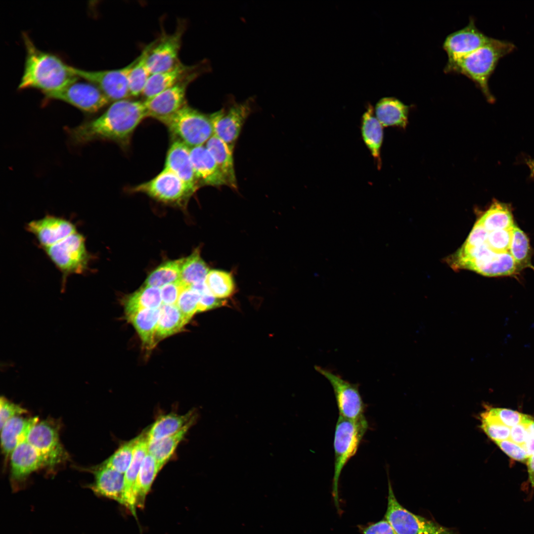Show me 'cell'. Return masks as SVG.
<instances>
[{
	"mask_svg": "<svg viewBox=\"0 0 534 534\" xmlns=\"http://www.w3.org/2000/svg\"><path fill=\"white\" fill-rule=\"evenodd\" d=\"M147 117L143 101L122 99L113 102L98 117L71 129L69 134L75 143L103 139L126 145L135 129Z\"/></svg>",
	"mask_w": 534,
	"mask_h": 534,
	"instance_id": "1",
	"label": "cell"
},
{
	"mask_svg": "<svg viewBox=\"0 0 534 534\" xmlns=\"http://www.w3.org/2000/svg\"><path fill=\"white\" fill-rule=\"evenodd\" d=\"M26 49L24 70L18 89H35L44 94L57 91L79 78L59 56L39 49L23 32Z\"/></svg>",
	"mask_w": 534,
	"mask_h": 534,
	"instance_id": "2",
	"label": "cell"
},
{
	"mask_svg": "<svg viewBox=\"0 0 534 534\" xmlns=\"http://www.w3.org/2000/svg\"><path fill=\"white\" fill-rule=\"evenodd\" d=\"M512 43L491 38L485 44L455 62L446 64V73L462 74L472 81L488 101L494 100L489 80L499 60L515 49Z\"/></svg>",
	"mask_w": 534,
	"mask_h": 534,
	"instance_id": "3",
	"label": "cell"
},
{
	"mask_svg": "<svg viewBox=\"0 0 534 534\" xmlns=\"http://www.w3.org/2000/svg\"><path fill=\"white\" fill-rule=\"evenodd\" d=\"M368 427L365 419L353 421L339 415L334 437V469L332 494L339 510L338 484L341 472L349 460L356 453Z\"/></svg>",
	"mask_w": 534,
	"mask_h": 534,
	"instance_id": "4",
	"label": "cell"
},
{
	"mask_svg": "<svg viewBox=\"0 0 534 534\" xmlns=\"http://www.w3.org/2000/svg\"><path fill=\"white\" fill-rule=\"evenodd\" d=\"M42 249L62 274V291L65 289L67 277L88 271L93 258L87 249L85 236L78 231Z\"/></svg>",
	"mask_w": 534,
	"mask_h": 534,
	"instance_id": "5",
	"label": "cell"
},
{
	"mask_svg": "<svg viewBox=\"0 0 534 534\" xmlns=\"http://www.w3.org/2000/svg\"><path fill=\"white\" fill-rule=\"evenodd\" d=\"M160 121L166 125L175 139L190 148L205 145L214 135L210 115L187 104Z\"/></svg>",
	"mask_w": 534,
	"mask_h": 534,
	"instance_id": "6",
	"label": "cell"
},
{
	"mask_svg": "<svg viewBox=\"0 0 534 534\" xmlns=\"http://www.w3.org/2000/svg\"><path fill=\"white\" fill-rule=\"evenodd\" d=\"M384 519L396 534H459L455 529L443 526L434 520L415 514L405 508L397 500L389 479Z\"/></svg>",
	"mask_w": 534,
	"mask_h": 534,
	"instance_id": "7",
	"label": "cell"
},
{
	"mask_svg": "<svg viewBox=\"0 0 534 534\" xmlns=\"http://www.w3.org/2000/svg\"><path fill=\"white\" fill-rule=\"evenodd\" d=\"M132 191L146 194L166 204L185 208L196 190L164 168L154 178L133 187Z\"/></svg>",
	"mask_w": 534,
	"mask_h": 534,
	"instance_id": "8",
	"label": "cell"
},
{
	"mask_svg": "<svg viewBox=\"0 0 534 534\" xmlns=\"http://www.w3.org/2000/svg\"><path fill=\"white\" fill-rule=\"evenodd\" d=\"M253 98L244 102H232L226 107L210 114L214 135L233 150L242 128L253 110Z\"/></svg>",
	"mask_w": 534,
	"mask_h": 534,
	"instance_id": "9",
	"label": "cell"
},
{
	"mask_svg": "<svg viewBox=\"0 0 534 534\" xmlns=\"http://www.w3.org/2000/svg\"><path fill=\"white\" fill-rule=\"evenodd\" d=\"M76 81L61 89L44 94L45 98L62 101L88 113H95L110 101L94 84Z\"/></svg>",
	"mask_w": 534,
	"mask_h": 534,
	"instance_id": "10",
	"label": "cell"
},
{
	"mask_svg": "<svg viewBox=\"0 0 534 534\" xmlns=\"http://www.w3.org/2000/svg\"><path fill=\"white\" fill-rule=\"evenodd\" d=\"M314 368L329 381L333 388L339 415L353 421L365 419L364 404L358 385L344 379L329 369L317 365Z\"/></svg>",
	"mask_w": 534,
	"mask_h": 534,
	"instance_id": "11",
	"label": "cell"
},
{
	"mask_svg": "<svg viewBox=\"0 0 534 534\" xmlns=\"http://www.w3.org/2000/svg\"><path fill=\"white\" fill-rule=\"evenodd\" d=\"M27 440L43 457L47 467H54L68 458L60 441L58 428L49 421L35 424L30 429Z\"/></svg>",
	"mask_w": 534,
	"mask_h": 534,
	"instance_id": "12",
	"label": "cell"
},
{
	"mask_svg": "<svg viewBox=\"0 0 534 534\" xmlns=\"http://www.w3.org/2000/svg\"><path fill=\"white\" fill-rule=\"evenodd\" d=\"M134 61L123 68L99 71H89L73 67L79 78L95 85L110 101L127 99L130 96L128 76Z\"/></svg>",
	"mask_w": 534,
	"mask_h": 534,
	"instance_id": "13",
	"label": "cell"
},
{
	"mask_svg": "<svg viewBox=\"0 0 534 534\" xmlns=\"http://www.w3.org/2000/svg\"><path fill=\"white\" fill-rule=\"evenodd\" d=\"M184 28L181 24L173 33L154 41L147 58L151 74L169 70L179 62L178 57Z\"/></svg>",
	"mask_w": 534,
	"mask_h": 534,
	"instance_id": "14",
	"label": "cell"
},
{
	"mask_svg": "<svg viewBox=\"0 0 534 534\" xmlns=\"http://www.w3.org/2000/svg\"><path fill=\"white\" fill-rule=\"evenodd\" d=\"M491 38L480 31L475 20L471 18L466 26L450 33L445 39L443 48L447 55L446 64H451L473 52Z\"/></svg>",
	"mask_w": 534,
	"mask_h": 534,
	"instance_id": "15",
	"label": "cell"
},
{
	"mask_svg": "<svg viewBox=\"0 0 534 534\" xmlns=\"http://www.w3.org/2000/svg\"><path fill=\"white\" fill-rule=\"evenodd\" d=\"M199 76L192 75L154 96L145 99L143 103L148 117L160 121L185 105L187 87Z\"/></svg>",
	"mask_w": 534,
	"mask_h": 534,
	"instance_id": "16",
	"label": "cell"
},
{
	"mask_svg": "<svg viewBox=\"0 0 534 534\" xmlns=\"http://www.w3.org/2000/svg\"><path fill=\"white\" fill-rule=\"evenodd\" d=\"M26 229L35 236L42 249L53 245L77 231L75 224L70 220L50 215L29 222Z\"/></svg>",
	"mask_w": 534,
	"mask_h": 534,
	"instance_id": "17",
	"label": "cell"
},
{
	"mask_svg": "<svg viewBox=\"0 0 534 534\" xmlns=\"http://www.w3.org/2000/svg\"><path fill=\"white\" fill-rule=\"evenodd\" d=\"M210 68L206 61L193 66L179 62L169 70L151 74L142 95L145 99L151 98L192 75L209 71Z\"/></svg>",
	"mask_w": 534,
	"mask_h": 534,
	"instance_id": "18",
	"label": "cell"
},
{
	"mask_svg": "<svg viewBox=\"0 0 534 534\" xmlns=\"http://www.w3.org/2000/svg\"><path fill=\"white\" fill-rule=\"evenodd\" d=\"M191 160L199 186L227 185L214 157L205 145L190 148Z\"/></svg>",
	"mask_w": 534,
	"mask_h": 534,
	"instance_id": "19",
	"label": "cell"
},
{
	"mask_svg": "<svg viewBox=\"0 0 534 534\" xmlns=\"http://www.w3.org/2000/svg\"><path fill=\"white\" fill-rule=\"evenodd\" d=\"M90 471H91L94 477V481L90 486L94 492L99 496L115 500L126 506L125 474L101 464Z\"/></svg>",
	"mask_w": 534,
	"mask_h": 534,
	"instance_id": "20",
	"label": "cell"
},
{
	"mask_svg": "<svg viewBox=\"0 0 534 534\" xmlns=\"http://www.w3.org/2000/svg\"><path fill=\"white\" fill-rule=\"evenodd\" d=\"M10 456V475L15 481H23L33 472L46 467L43 457L27 438L17 445Z\"/></svg>",
	"mask_w": 534,
	"mask_h": 534,
	"instance_id": "21",
	"label": "cell"
},
{
	"mask_svg": "<svg viewBox=\"0 0 534 534\" xmlns=\"http://www.w3.org/2000/svg\"><path fill=\"white\" fill-rule=\"evenodd\" d=\"M164 168L196 190L199 188L191 160L190 147L182 142L174 139L171 143Z\"/></svg>",
	"mask_w": 534,
	"mask_h": 534,
	"instance_id": "22",
	"label": "cell"
},
{
	"mask_svg": "<svg viewBox=\"0 0 534 534\" xmlns=\"http://www.w3.org/2000/svg\"><path fill=\"white\" fill-rule=\"evenodd\" d=\"M146 434L139 436L134 451L132 461L125 473L124 490L126 507L136 516V482L142 461L147 453Z\"/></svg>",
	"mask_w": 534,
	"mask_h": 534,
	"instance_id": "23",
	"label": "cell"
},
{
	"mask_svg": "<svg viewBox=\"0 0 534 534\" xmlns=\"http://www.w3.org/2000/svg\"><path fill=\"white\" fill-rule=\"evenodd\" d=\"M383 126L376 118L372 106L368 104L361 120V133L378 170L381 167V148L383 139Z\"/></svg>",
	"mask_w": 534,
	"mask_h": 534,
	"instance_id": "24",
	"label": "cell"
},
{
	"mask_svg": "<svg viewBox=\"0 0 534 534\" xmlns=\"http://www.w3.org/2000/svg\"><path fill=\"white\" fill-rule=\"evenodd\" d=\"M39 421L37 417L24 418L20 416L12 418L0 429L2 451L7 457L17 445L27 437L31 428Z\"/></svg>",
	"mask_w": 534,
	"mask_h": 534,
	"instance_id": "25",
	"label": "cell"
},
{
	"mask_svg": "<svg viewBox=\"0 0 534 534\" xmlns=\"http://www.w3.org/2000/svg\"><path fill=\"white\" fill-rule=\"evenodd\" d=\"M160 314L158 309H145L127 317L137 332L142 344L146 350L157 344L156 333Z\"/></svg>",
	"mask_w": 534,
	"mask_h": 534,
	"instance_id": "26",
	"label": "cell"
},
{
	"mask_svg": "<svg viewBox=\"0 0 534 534\" xmlns=\"http://www.w3.org/2000/svg\"><path fill=\"white\" fill-rule=\"evenodd\" d=\"M375 115L383 127H406L409 107L394 97H385L376 103Z\"/></svg>",
	"mask_w": 534,
	"mask_h": 534,
	"instance_id": "27",
	"label": "cell"
},
{
	"mask_svg": "<svg viewBox=\"0 0 534 534\" xmlns=\"http://www.w3.org/2000/svg\"><path fill=\"white\" fill-rule=\"evenodd\" d=\"M205 145L214 157L226 181L227 186L236 189L237 182L234 169L233 150L215 135Z\"/></svg>",
	"mask_w": 534,
	"mask_h": 534,
	"instance_id": "28",
	"label": "cell"
},
{
	"mask_svg": "<svg viewBox=\"0 0 534 534\" xmlns=\"http://www.w3.org/2000/svg\"><path fill=\"white\" fill-rule=\"evenodd\" d=\"M193 418L194 416L191 411L183 415L171 413L160 416L146 433L148 443L178 432Z\"/></svg>",
	"mask_w": 534,
	"mask_h": 534,
	"instance_id": "29",
	"label": "cell"
},
{
	"mask_svg": "<svg viewBox=\"0 0 534 534\" xmlns=\"http://www.w3.org/2000/svg\"><path fill=\"white\" fill-rule=\"evenodd\" d=\"M162 304L160 289L144 285L123 301L126 317L143 309H158Z\"/></svg>",
	"mask_w": 534,
	"mask_h": 534,
	"instance_id": "30",
	"label": "cell"
},
{
	"mask_svg": "<svg viewBox=\"0 0 534 534\" xmlns=\"http://www.w3.org/2000/svg\"><path fill=\"white\" fill-rule=\"evenodd\" d=\"M189 320L176 305L162 304L156 333V341L172 336L182 331Z\"/></svg>",
	"mask_w": 534,
	"mask_h": 534,
	"instance_id": "31",
	"label": "cell"
},
{
	"mask_svg": "<svg viewBox=\"0 0 534 534\" xmlns=\"http://www.w3.org/2000/svg\"><path fill=\"white\" fill-rule=\"evenodd\" d=\"M193 418L178 432L163 439L148 443L147 452L156 460L161 468L170 458L179 443L191 426Z\"/></svg>",
	"mask_w": 534,
	"mask_h": 534,
	"instance_id": "32",
	"label": "cell"
},
{
	"mask_svg": "<svg viewBox=\"0 0 534 534\" xmlns=\"http://www.w3.org/2000/svg\"><path fill=\"white\" fill-rule=\"evenodd\" d=\"M161 468L155 459L148 452L144 457L136 482V506L143 508L146 495Z\"/></svg>",
	"mask_w": 534,
	"mask_h": 534,
	"instance_id": "33",
	"label": "cell"
},
{
	"mask_svg": "<svg viewBox=\"0 0 534 534\" xmlns=\"http://www.w3.org/2000/svg\"><path fill=\"white\" fill-rule=\"evenodd\" d=\"M477 221L488 231L508 229L514 225L509 207L498 201L493 202Z\"/></svg>",
	"mask_w": 534,
	"mask_h": 534,
	"instance_id": "34",
	"label": "cell"
},
{
	"mask_svg": "<svg viewBox=\"0 0 534 534\" xmlns=\"http://www.w3.org/2000/svg\"><path fill=\"white\" fill-rule=\"evenodd\" d=\"M154 42L148 44L139 56L134 61L128 76L129 89L130 96L142 95L151 73L147 64L148 53Z\"/></svg>",
	"mask_w": 534,
	"mask_h": 534,
	"instance_id": "35",
	"label": "cell"
},
{
	"mask_svg": "<svg viewBox=\"0 0 534 534\" xmlns=\"http://www.w3.org/2000/svg\"><path fill=\"white\" fill-rule=\"evenodd\" d=\"M209 271L208 266L200 256L199 249H196L184 258L180 280L189 286L204 283Z\"/></svg>",
	"mask_w": 534,
	"mask_h": 534,
	"instance_id": "36",
	"label": "cell"
},
{
	"mask_svg": "<svg viewBox=\"0 0 534 534\" xmlns=\"http://www.w3.org/2000/svg\"><path fill=\"white\" fill-rule=\"evenodd\" d=\"M184 258L166 262L152 271L144 282V285L157 288L180 280Z\"/></svg>",
	"mask_w": 534,
	"mask_h": 534,
	"instance_id": "37",
	"label": "cell"
},
{
	"mask_svg": "<svg viewBox=\"0 0 534 534\" xmlns=\"http://www.w3.org/2000/svg\"><path fill=\"white\" fill-rule=\"evenodd\" d=\"M509 252L514 259L518 269L534 268L531 264V251L529 238L519 227L514 225Z\"/></svg>",
	"mask_w": 534,
	"mask_h": 534,
	"instance_id": "38",
	"label": "cell"
},
{
	"mask_svg": "<svg viewBox=\"0 0 534 534\" xmlns=\"http://www.w3.org/2000/svg\"><path fill=\"white\" fill-rule=\"evenodd\" d=\"M205 283L213 296L221 299L231 296L235 290L232 274L222 270H210L206 277Z\"/></svg>",
	"mask_w": 534,
	"mask_h": 534,
	"instance_id": "39",
	"label": "cell"
},
{
	"mask_svg": "<svg viewBox=\"0 0 534 534\" xmlns=\"http://www.w3.org/2000/svg\"><path fill=\"white\" fill-rule=\"evenodd\" d=\"M139 436L123 444L102 465L125 473L133 459L134 449Z\"/></svg>",
	"mask_w": 534,
	"mask_h": 534,
	"instance_id": "40",
	"label": "cell"
},
{
	"mask_svg": "<svg viewBox=\"0 0 534 534\" xmlns=\"http://www.w3.org/2000/svg\"><path fill=\"white\" fill-rule=\"evenodd\" d=\"M481 428L487 435L494 442L500 441L509 439L510 428L508 427L485 412L481 415Z\"/></svg>",
	"mask_w": 534,
	"mask_h": 534,
	"instance_id": "41",
	"label": "cell"
},
{
	"mask_svg": "<svg viewBox=\"0 0 534 534\" xmlns=\"http://www.w3.org/2000/svg\"><path fill=\"white\" fill-rule=\"evenodd\" d=\"M200 294L190 286L185 288L180 293L177 306L189 321L198 312Z\"/></svg>",
	"mask_w": 534,
	"mask_h": 534,
	"instance_id": "42",
	"label": "cell"
},
{
	"mask_svg": "<svg viewBox=\"0 0 534 534\" xmlns=\"http://www.w3.org/2000/svg\"><path fill=\"white\" fill-rule=\"evenodd\" d=\"M487 407L484 412L487 415L510 428L521 422L526 416L525 414L509 409Z\"/></svg>",
	"mask_w": 534,
	"mask_h": 534,
	"instance_id": "43",
	"label": "cell"
},
{
	"mask_svg": "<svg viewBox=\"0 0 534 534\" xmlns=\"http://www.w3.org/2000/svg\"><path fill=\"white\" fill-rule=\"evenodd\" d=\"M27 413L20 405L13 403L4 397L0 399V428L9 419Z\"/></svg>",
	"mask_w": 534,
	"mask_h": 534,
	"instance_id": "44",
	"label": "cell"
},
{
	"mask_svg": "<svg viewBox=\"0 0 534 534\" xmlns=\"http://www.w3.org/2000/svg\"><path fill=\"white\" fill-rule=\"evenodd\" d=\"M188 286L180 280L162 287L160 290L162 304L176 305L180 293Z\"/></svg>",
	"mask_w": 534,
	"mask_h": 534,
	"instance_id": "45",
	"label": "cell"
},
{
	"mask_svg": "<svg viewBox=\"0 0 534 534\" xmlns=\"http://www.w3.org/2000/svg\"><path fill=\"white\" fill-rule=\"evenodd\" d=\"M494 442L503 452L512 458L522 462L528 460L529 456L523 446L509 439Z\"/></svg>",
	"mask_w": 534,
	"mask_h": 534,
	"instance_id": "46",
	"label": "cell"
},
{
	"mask_svg": "<svg viewBox=\"0 0 534 534\" xmlns=\"http://www.w3.org/2000/svg\"><path fill=\"white\" fill-rule=\"evenodd\" d=\"M531 417L526 415L521 422L510 428L509 440L514 443L523 446L527 435V426Z\"/></svg>",
	"mask_w": 534,
	"mask_h": 534,
	"instance_id": "47",
	"label": "cell"
},
{
	"mask_svg": "<svg viewBox=\"0 0 534 534\" xmlns=\"http://www.w3.org/2000/svg\"><path fill=\"white\" fill-rule=\"evenodd\" d=\"M225 302L213 296L207 289L200 294L198 312L221 307Z\"/></svg>",
	"mask_w": 534,
	"mask_h": 534,
	"instance_id": "48",
	"label": "cell"
},
{
	"mask_svg": "<svg viewBox=\"0 0 534 534\" xmlns=\"http://www.w3.org/2000/svg\"><path fill=\"white\" fill-rule=\"evenodd\" d=\"M363 534H396L385 519L373 523L362 530Z\"/></svg>",
	"mask_w": 534,
	"mask_h": 534,
	"instance_id": "49",
	"label": "cell"
},
{
	"mask_svg": "<svg viewBox=\"0 0 534 534\" xmlns=\"http://www.w3.org/2000/svg\"><path fill=\"white\" fill-rule=\"evenodd\" d=\"M529 457L534 453V420L532 419L527 426V435L526 442L523 446Z\"/></svg>",
	"mask_w": 534,
	"mask_h": 534,
	"instance_id": "50",
	"label": "cell"
},
{
	"mask_svg": "<svg viewBox=\"0 0 534 534\" xmlns=\"http://www.w3.org/2000/svg\"><path fill=\"white\" fill-rule=\"evenodd\" d=\"M529 479L533 487H534V453L527 460Z\"/></svg>",
	"mask_w": 534,
	"mask_h": 534,
	"instance_id": "51",
	"label": "cell"
},
{
	"mask_svg": "<svg viewBox=\"0 0 534 534\" xmlns=\"http://www.w3.org/2000/svg\"><path fill=\"white\" fill-rule=\"evenodd\" d=\"M527 164L530 168L531 175H534V159H529L527 161Z\"/></svg>",
	"mask_w": 534,
	"mask_h": 534,
	"instance_id": "52",
	"label": "cell"
}]
</instances>
